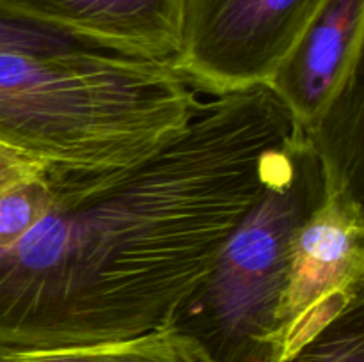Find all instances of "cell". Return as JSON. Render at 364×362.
<instances>
[{"instance_id": "1", "label": "cell", "mask_w": 364, "mask_h": 362, "mask_svg": "<svg viewBox=\"0 0 364 362\" xmlns=\"http://www.w3.org/2000/svg\"><path fill=\"white\" fill-rule=\"evenodd\" d=\"M206 96L142 160L46 165L48 209L0 251V348L105 343L173 322L299 130L269 85Z\"/></svg>"}, {"instance_id": "2", "label": "cell", "mask_w": 364, "mask_h": 362, "mask_svg": "<svg viewBox=\"0 0 364 362\" xmlns=\"http://www.w3.org/2000/svg\"><path fill=\"white\" fill-rule=\"evenodd\" d=\"M196 103L169 60L96 48L0 52V144L43 165L137 162L187 126Z\"/></svg>"}, {"instance_id": "3", "label": "cell", "mask_w": 364, "mask_h": 362, "mask_svg": "<svg viewBox=\"0 0 364 362\" xmlns=\"http://www.w3.org/2000/svg\"><path fill=\"white\" fill-rule=\"evenodd\" d=\"M323 194L322 163L299 128L274 180L169 325L198 341L212 362H277V311L291 241Z\"/></svg>"}, {"instance_id": "4", "label": "cell", "mask_w": 364, "mask_h": 362, "mask_svg": "<svg viewBox=\"0 0 364 362\" xmlns=\"http://www.w3.org/2000/svg\"><path fill=\"white\" fill-rule=\"evenodd\" d=\"M326 0H183L171 66L199 92L269 85Z\"/></svg>"}, {"instance_id": "5", "label": "cell", "mask_w": 364, "mask_h": 362, "mask_svg": "<svg viewBox=\"0 0 364 362\" xmlns=\"http://www.w3.org/2000/svg\"><path fill=\"white\" fill-rule=\"evenodd\" d=\"M363 197L326 192L291 241L276 325V358L287 362L363 302Z\"/></svg>"}, {"instance_id": "6", "label": "cell", "mask_w": 364, "mask_h": 362, "mask_svg": "<svg viewBox=\"0 0 364 362\" xmlns=\"http://www.w3.org/2000/svg\"><path fill=\"white\" fill-rule=\"evenodd\" d=\"M364 0H326L269 87L309 133L361 71Z\"/></svg>"}, {"instance_id": "7", "label": "cell", "mask_w": 364, "mask_h": 362, "mask_svg": "<svg viewBox=\"0 0 364 362\" xmlns=\"http://www.w3.org/2000/svg\"><path fill=\"white\" fill-rule=\"evenodd\" d=\"M181 2L0 0V7L95 48L171 62L180 46Z\"/></svg>"}, {"instance_id": "8", "label": "cell", "mask_w": 364, "mask_h": 362, "mask_svg": "<svg viewBox=\"0 0 364 362\" xmlns=\"http://www.w3.org/2000/svg\"><path fill=\"white\" fill-rule=\"evenodd\" d=\"M0 362H212L201 344L174 327L127 339L60 348H0Z\"/></svg>"}, {"instance_id": "9", "label": "cell", "mask_w": 364, "mask_h": 362, "mask_svg": "<svg viewBox=\"0 0 364 362\" xmlns=\"http://www.w3.org/2000/svg\"><path fill=\"white\" fill-rule=\"evenodd\" d=\"M363 99L361 71H358L308 133L322 163L326 192L345 190L363 197Z\"/></svg>"}, {"instance_id": "10", "label": "cell", "mask_w": 364, "mask_h": 362, "mask_svg": "<svg viewBox=\"0 0 364 362\" xmlns=\"http://www.w3.org/2000/svg\"><path fill=\"white\" fill-rule=\"evenodd\" d=\"M287 362H364L363 302L331 323Z\"/></svg>"}, {"instance_id": "11", "label": "cell", "mask_w": 364, "mask_h": 362, "mask_svg": "<svg viewBox=\"0 0 364 362\" xmlns=\"http://www.w3.org/2000/svg\"><path fill=\"white\" fill-rule=\"evenodd\" d=\"M84 48H95V46L21 20L0 7V52L59 53Z\"/></svg>"}, {"instance_id": "12", "label": "cell", "mask_w": 364, "mask_h": 362, "mask_svg": "<svg viewBox=\"0 0 364 362\" xmlns=\"http://www.w3.org/2000/svg\"><path fill=\"white\" fill-rule=\"evenodd\" d=\"M39 165H41L39 162L25 158V156L18 155V153L11 151L0 144V192L11 187L14 181L34 172Z\"/></svg>"}]
</instances>
